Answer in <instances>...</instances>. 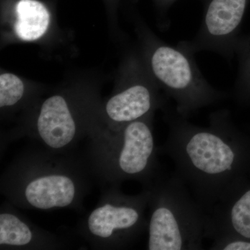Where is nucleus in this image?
Segmentation results:
<instances>
[{
  "mask_svg": "<svg viewBox=\"0 0 250 250\" xmlns=\"http://www.w3.org/2000/svg\"><path fill=\"white\" fill-rule=\"evenodd\" d=\"M168 135L160 151L174 161L177 174L210 214L240 187L250 171V136L241 131L227 109L197 126L170 107L166 112Z\"/></svg>",
  "mask_w": 250,
  "mask_h": 250,
  "instance_id": "f257e3e1",
  "label": "nucleus"
},
{
  "mask_svg": "<svg viewBox=\"0 0 250 250\" xmlns=\"http://www.w3.org/2000/svg\"><path fill=\"white\" fill-rule=\"evenodd\" d=\"M147 249L200 250L207 238L208 214L174 173L150 187Z\"/></svg>",
  "mask_w": 250,
  "mask_h": 250,
  "instance_id": "f03ea898",
  "label": "nucleus"
},
{
  "mask_svg": "<svg viewBox=\"0 0 250 250\" xmlns=\"http://www.w3.org/2000/svg\"><path fill=\"white\" fill-rule=\"evenodd\" d=\"M153 76L176 104L179 116L188 118L197 110L215 104L227 98L203 76L194 54L180 44L167 45L156 41L149 57Z\"/></svg>",
  "mask_w": 250,
  "mask_h": 250,
  "instance_id": "7ed1b4c3",
  "label": "nucleus"
},
{
  "mask_svg": "<svg viewBox=\"0 0 250 250\" xmlns=\"http://www.w3.org/2000/svg\"><path fill=\"white\" fill-rule=\"evenodd\" d=\"M150 115L122 127L111 150V168L117 180L154 184L161 177Z\"/></svg>",
  "mask_w": 250,
  "mask_h": 250,
  "instance_id": "20e7f679",
  "label": "nucleus"
},
{
  "mask_svg": "<svg viewBox=\"0 0 250 250\" xmlns=\"http://www.w3.org/2000/svg\"><path fill=\"white\" fill-rule=\"evenodd\" d=\"M250 0H208L198 32L191 41L179 42L192 54L213 52L232 59L242 22Z\"/></svg>",
  "mask_w": 250,
  "mask_h": 250,
  "instance_id": "39448f33",
  "label": "nucleus"
},
{
  "mask_svg": "<svg viewBox=\"0 0 250 250\" xmlns=\"http://www.w3.org/2000/svg\"><path fill=\"white\" fill-rule=\"evenodd\" d=\"M149 196V189L135 196L117 194L90 213L87 220L90 234L99 239H109L118 246L131 243L146 228L144 213Z\"/></svg>",
  "mask_w": 250,
  "mask_h": 250,
  "instance_id": "423d86ee",
  "label": "nucleus"
},
{
  "mask_svg": "<svg viewBox=\"0 0 250 250\" xmlns=\"http://www.w3.org/2000/svg\"><path fill=\"white\" fill-rule=\"evenodd\" d=\"M222 234L250 239V171L232 195L208 214L207 238Z\"/></svg>",
  "mask_w": 250,
  "mask_h": 250,
  "instance_id": "0eeeda50",
  "label": "nucleus"
},
{
  "mask_svg": "<svg viewBox=\"0 0 250 250\" xmlns=\"http://www.w3.org/2000/svg\"><path fill=\"white\" fill-rule=\"evenodd\" d=\"M166 103L154 88L136 82L112 97L106 104V111L112 121L125 126L152 114L156 108L164 107Z\"/></svg>",
  "mask_w": 250,
  "mask_h": 250,
  "instance_id": "6e6552de",
  "label": "nucleus"
},
{
  "mask_svg": "<svg viewBox=\"0 0 250 250\" xmlns=\"http://www.w3.org/2000/svg\"><path fill=\"white\" fill-rule=\"evenodd\" d=\"M39 136L52 149L66 147L75 139L77 126L65 99L54 95L42 104L37 121Z\"/></svg>",
  "mask_w": 250,
  "mask_h": 250,
  "instance_id": "1a4fd4ad",
  "label": "nucleus"
},
{
  "mask_svg": "<svg viewBox=\"0 0 250 250\" xmlns=\"http://www.w3.org/2000/svg\"><path fill=\"white\" fill-rule=\"evenodd\" d=\"M76 194L75 181L64 174L37 176L29 180L24 189L26 202L42 210L68 207L75 201Z\"/></svg>",
  "mask_w": 250,
  "mask_h": 250,
  "instance_id": "9d476101",
  "label": "nucleus"
},
{
  "mask_svg": "<svg viewBox=\"0 0 250 250\" xmlns=\"http://www.w3.org/2000/svg\"><path fill=\"white\" fill-rule=\"evenodd\" d=\"M17 22L15 32L25 41L37 40L48 28L49 14L45 6L38 0H20L16 5Z\"/></svg>",
  "mask_w": 250,
  "mask_h": 250,
  "instance_id": "9b49d317",
  "label": "nucleus"
},
{
  "mask_svg": "<svg viewBox=\"0 0 250 250\" xmlns=\"http://www.w3.org/2000/svg\"><path fill=\"white\" fill-rule=\"evenodd\" d=\"M238 73L233 96L238 104L250 107V34L240 35L235 45Z\"/></svg>",
  "mask_w": 250,
  "mask_h": 250,
  "instance_id": "f8f14e48",
  "label": "nucleus"
},
{
  "mask_svg": "<svg viewBox=\"0 0 250 250\" xmlns=\"http://www.w3.org/2000/svg\"><path fill=\"white\" fill-rule=\"evenodd\" d=\"M34 238L32 230L25 222L11 213L0 214L1 246L25 247Z\"/></svg>",
  "mask_w": 250,
  "mask_h": 250,
  "instance_id": "ddd939ff",
  "label": "nucleus"
},
{
  "mask_svg": "<svg viewBox=\"0 0 250 250\" xmlns=\"http://www.w3.org/2000/svg\"><path fill=\"white\" fill-rule=\"evenodd\" d=\"M24 83L21 79L11 73L0 76V106H11L18 103L24 94Z\"/></svg>",
  "mask_w": 250,
  "mask_h": 250,
  "instance_id": "4468645a",
  "label": "nucleus"
},
{
  "mask_svg": "<svg viewBox=\"0 0 250 250\" xmlns=\"http://www.w3.org/2000/svg\"><path fill=\"white\" fill-rule=\"evenodd\" d=\"M210 250H250V239L235 235L222 234L212 238Z\"/></svg>",
  "mask_w": 250,
  "mask_h": 250,
  "instance_id": "2eb2a0df",
  "label": "nucleus"
},
{
  "mask_svg": "<svg viewBox=\"0 0 250 250\" xmlns=\"http://www.w3.org/2000/svg\"><path fill=\"white\" fill-rule=\"evenodd\" d=\"M175 1L176 0H161L163 4H164V6H165V7L170 6L172 3H174Z\"/></svg>",
  "mask_w": 250,
  "mask_h": 250,
  "instance_id": "dca6fc26",
  "label": "nucleus"
},
{
  "mask_svg": "<svg viewBox=\"0 0 250 250\" xmlns=\"http://www.w3.org/2000/svg\"><path fill=\"white\" fill-rule=\"evenodd\" d=\"M249 127H250V125Z\"/></svg>",
  "mask_w": 250,
  "mask_h": 250,
  "instance_id": "f3484780",
  "label": "nucleus"
}]
</instances>
